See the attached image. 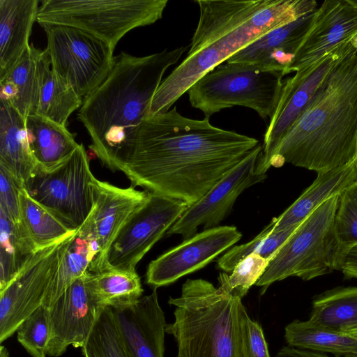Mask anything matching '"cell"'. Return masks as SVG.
<instances>
[{
    "label": "cell",
    "mask_w": 357,
    "mask_h": 357,
    "mask_svg": "<svg viewBox=\"0 0 357 357\" xmlns=\"http://www.w3.org/2000/svg\"><path fill=\"white\" fill-rule=\"evenodd\" d=\"M188 47L144 56L121 52L105 81L83 100L77 118L91 139V148L112 171L127 156L167 70Z\"/></svg>",
    "instance_id": "cell-3"
},
{
    "label": "cell",
    "mask_w": 357,
    "mask_h": 357,
    "mask_svg": "<svg viewBox=\"0 0 357 357\" xmlns=\"http://www.w3.org/2000/svg\"><path fill=\"white\" fill-rule=\"evenodd\" d=\"M168 0H44L36 22L74 26L112 48L130 30L162 18Z\"/></svg>",
    "instance_id": "cell-8"
},
{
    "label": "cell",
    "mask_w": 357,
    "mask_h": 357,
    "mask_svg": "<svg viewBox=\"0 0 357 357\" xmlns=\"http://www.w3.org/2000/svg\"><path fill=\"white\" fill-rule=\"evenodd\" d=\"M86 287L99 306L117 309L136 303L143 293L141 280L136 271L108 269L84 275Z\"/></svg>",
    "instance_id": "cell-27"
},
{
    "label": "cell",
    "mask_w": 357,
    "mask_h": 357,
    "mask_svg": "<svg viewBox=\"0 0 357 357\" xmlns=\"http://www.w3.org/2000/svg\"><path fill=\"white\" fill-rule=\"evenodd\" d=\"M93 207L87 218L99 248L97 259L89 272L105 270L108 249L131 215L145 202L148 192L131 186L126 188L101 181L95 176L91 181Z\"/></svg>",
    "instance_id": "cell-18"
},
{
    "label": "cell",
    "mask_w": 357,
    "mask_h": 357,
    "mask_svg": "<svg viewBox=\"0 0 357 357\" xmlns=\"http://www.w3.org/2000/svg\"><path fill=\"white\" fill-rule=\"evenodd\" d=\"M356 36L357 7L349 0H325L314 10L310 28L287 75L310 68Z\"/></svg>",
    "instance_id": "cell-17"
},
{
    "label": "cell",
    "mask_w": 357,
    "mask_h": 357,
    "mask_svg": "<svg viewBox=\"0 0 357 357\" xmlns=\"http://www.w3.org/2000/svg\"><path fill=\"white\" fill-rule=\"evenodd\" d=\"M357 53V36L345 42L308 68L283 82L280 99L264 134L255 173L266 174L271 159L281 139L299 118L332 71L347 56Z\"/></svg>",
    "instance_id": "cell-11"
},
{
    "label": "cell",
    "mask_w": 357,
    "mask_h": 357,
    "mask_svg": "<svg viewBox=\"0 0 357 357\" xmlns=\"http://www.w3.org/2000/svg\"><path fill=\"white\" fill-rule=\"evenodd\" d=\"M357 182V159L317 174L312 183L278 217L271 221L272 231H280L300 224L328 199L340 195Z\"/></svg>",
    "instance_id": "cell-21"
},
{
    "label": "cell",
    "mask_w": 357,
    "mask_h": 357,
    "mask_svg": "<svg viewBox=\"0 0 357 357\" xmlns=\"http://www.w3.org/2000/svg\"><path fill=\"white\" fill-rule=\"evenodd\" d=\"M38 3V0H0V79L30 45Z\"/></svg>",
    "instance_id": "cell-22"
},
{
    "label": "cell",
    "mask_w": 357,
    "mask_h": 357,
    "mask_svg": "<svg viewBox=\"0 0 357 357\" xmlns=\"http://www.w3.org/2000/svg\"><path fill=\"white\" fill-rule=\"evenodd\" d=\"M357 156V53L344 59L278 144L271 167L284 163L317 174Z\"/></svg>",
    "instance_id": "cell-4"
},
{
    "label": "cell",
    "mask_w": 357,
    "mask_h": 357,
    "mask_svg": "<svg viewBox=\"0 0 357 357\" xmlns=\"http://www.w3.org/2000/svg\"><path fill=\"white\" fill-rule=\"evenodd\" d=\"M335 226L341 245L347 254L357 245V182L340 195Z\"/></svg>",
    "instance_id": "cell-37"
},
{
    "label": "cell",
    "mask_w": 357,
    "mask_h": 357,
    "mask_svg": "<svg viewBox=\"0 0 357 357\" xmlns=\"http://www.w3.org/2000/svg\"><path fill=\"white\" fill-rule=\"evenodd\" d=\"M186 57L155 91L149 116L165 112L202 76L268 31L314 11V0H197Z\"/></svg>",
    "instance_id": "cell-2"
},
{
    "label": "cell",
    "mask_w": 357,
    "mask_h": 357,
    "mask_svg": "<svg viewBox=\"0 0 357 357\" xmlns=\"http://www.w3.org/2000/svg\"><path fill=\"white\" fill-rule=\"evenodd\" d=\"M31 153L38 167L51 170L69 158L79 147L66 126L38 114L25 119Z\"/></svg>",
    "instance_id": "cell-25"
},
{
    "label": "cell",
    "mask_w": 357,
    "mask_h": 357,
    "mask_svg": "<svg viewBox=\"0 0 357 357\" xmlns=\"http://www.w3.org/2000/svg\"><path fill=\"white\" fill-rule=\"evenodd\" d=\"M47 36L52 70L83 99L91 94L112 70L114 49L102 39L71 26L41 24Z\"/></svg>",
    "instance_id": "cell-9"
},
{
    "label": "cell",
    "mask_w": 357,
    "mask_h": 357,
    "mask_svg": "<svg viewBox=\"0 0 357 357\" xmlns=\"http://www.w3.org/2000/svg\"><path fill=\"white\" fill-rule=\"evenodd\" d=\"M350 2L354 5L356 7H357V0H349Z\"/></svg>",
    "instance_id": "cell-42"
},
{
    "label": "cell",
    "mask_w": 357,
    "mask_h": 357,
    "mask_svg": "<svg viewBox=\"0 0 357 357\" xmlns=\"http://www.w3.org/2000/svg\"><path fill=\"white\" fill-rule=\"evenodd\" d=\"M339 197L328 199L312 211L280 248L256 283L262 287L261 294L273 282L289 277L310 280L342 270L347 254L335 226Z\"/></svg>",
    "instance_id": "cell-6"
},
{
    "label": "cell",
    "mask_w": 357,
    "mask_h": 357,
    "mask_svg": "<svg viewBox=\"0 0 357 357\" xmlns=\"http://www.w3.org/2000/svg\"><path fill=\"white\" fill-rule=\"evenodd\" d=\"M112 311L130 357H164L167 324L156 289L134 304Z\"/></svg>",
    "instance_id": "cell-19"
},
{
    "label": "cell",
    "mask_w": 357,
    "mask_h": 357,
    "mask_svg": "<svg viewBox=\"0 0 357 357\" xmlns=\"http://www.w3.org/2000/svg\"><path fill=\"white\" fill-rule=\"evenodd\" d=\"M270 260L259 255L251 254L239 261L229 275L227 273H220L219 284L231 294L242 299L262 276Z\"/></svg>",
    "instance_id": "cell-35"
},
{
    "label": "cell",
    "mask_w": 357,
    "mask_h": 357,
    "mask_svg": "<svg viewBox=\"0 0 357 357\" xmlns=\"http://www.w3.org/2000/svg\"><path fill=\"white\" fill-rule=\"evenodd\" d=\"M83 276L73 282L47 308L50 326L47 356L59 357L69 346L83 347L104 308L91 296Z\"/></svg>",
    "instance_id": "cell-16"
},
{
    "label": "cell",
    "mask_w": 357,
    "mask_h": 357,
    "mask_svg": "<svg viewBox=\"0 0 357 357\" xmlns=\"http://www.w3.org/2000/svg\"><path fill=\"white\" fill-rule=\"evenodd\" d=\"M38 250L15 278L0 291V342L43 305L61 258L74 234Z\"/></svg>",
    "instance_id": "cell-13"
},
{
    "label": "cell",
    "mask_w": 357,
    "mask_h": 357,
    "mask_svg": "<svg viewBox=\"0 0 357 357\" xmlns=\"http://www.w3.org/2000/svg\"><path fill=\"white\" fill-rule=\"evenodd\" d=\"M356 159H357V156H356Z\"/></svg>",
    "instance_id": "cell-44"
},
{
    "label": "cell",
    "mask_w": 357,
    "mask_h": 357,
    "mask_svg": "<svg viewBox=\"0 0 357 357\" xmlns=\"http://www.w3.org/2000/svg\"><path fill=\"white\" fill-rule=\"evenodd\" d=\"M19 197L22 224L38 250L76 232L33 199L24 188L20 189Z\"/></svg>",
    "instance_id": "cell-32"
},
{
    "label": "cell",
    "mask_w": 357,
    "mask_h": 357,
    "mask_svg": "<svg viewBox=\"0 0 357 357\" xmlns=\"http://www.w3.org/2000/svg\"><path fill=\"white\" fill-rule=\"evenodd\" d=\"M352 333H357V331H354V332H352Z\"/></svg>",
    "instance_id": "cell-43"
},
{
    "label": "cell",
    "mask_w": 357,
    "mask_h": 357,
    "mask_svg": "<svg viewBox=\"0 0 357 357\" xmlns=\"http://www.w3.org/2000/svg\"><path fill=\"white\" fill-rule=\"evenodd\" d=\"M93 177L84 146L80 144L69 158L55 168L38 167L24 188L66 227L77 230L93 210Z\"/></svg>",
    "instance_id": "cell-10"
},
{
    "label": "cell",
    "mask_w": 357,
    "mask_h": 357,
    "mask_svg": "<svg viewBox=\"0 0 357 357\" xmlns=\"http://www.w3.org/2000/svg\"><path fill=\"white\" fill-rule=\"evenodd\" d=\"M174 321L165 332L174 336L178 357H242L241 298L222 285L188 279L179 297L169 298Z\"/></svg>",
    "instance_id": "cell-5"
},
{
    "label": "cell",
    "mask_w": 357,
    "mask_h": 357,
    "mask_svg": "<svg viewBox=\"0 0 357 357\" xmlns=\"http://www.w3.org/2000/svg\"><path fill=\"white\" fill-rule=\"evenodd\" d=\"M83 103L72 86L51 68L50 60L45 65L36 114L66 126L70 114Z\"/></svg>",
    "instance_id": "cell-31"
},
{
    "label": "cell",
    "mask_w": 357,
    "mask_h": 357,
    "mask_svg": "<svg viewBox=\"0 0 357 357\" xmlns=\"http://www.w3.org/2000/svg\"><path fill=\"white\" fill-rule=\"evenodd\" d=\"M284 76L281 72L255 64L226 62L189 89V101L206 119L223 109L243 106L255 110L266 121L275 113Z\"/></svg>",
    "instance_id": "cell-7"
},
{
    "label": "cell",
    "mask_w": 357,
    "mask_h": 357,
    "mask_svg": "<svg viewBox=\"0 0 357 357\" xmlns=\"http://www.w3.org/2000/svg\"><path fill=\"white\" fill-rule=\"evenodd\" d=\"M82 351L84 357H130L112 307H105L102 310Z\"/></svg>",
    "instance_id": "cell-34"
},
{
    "label": "cell",
    "mask_w": 357,
    "mask_h": 357,
    "mask_svg": "<svg viewBox=\"0 0 357 357\" xmlns=\"http://www.w3.org/2000/svg\"><path fill=\"white\" fill-rule=\"evenodd\" d=\"M276 357H329L325 354L310 350L301 349L290 346L283 347Z\"/></svg>",
    "instance_id": "cell-40"
},
{
    "label": "cell",
    "mask_w": 357,
    "mask_h": 357,
    "mask_svg": "<svg viewBox=\"0 0 357 357\" xmlns=\"http://www.w3.org/2000/svg\"><path fill=\"white\" fill-rule=\"evenodd\" d=\"M259 144L215 127L209 119L185 117L174 107L142 122L118 171L133 187L190 206Z\"/></svg>",
    "instance_id": "cell-1"
},
{
    "label": "cell",
    "mask_w": 357,
    "mask_h": 357,
    "mask_svg": "<svg viewBox=\"0 0 357 357\" xmlns=\"http://www.w3.org/2000/svg\"><path fill=\"white\" fill-rule=\"evenodd\" d=\"M308 320L336 332L357 331V287H336L314 297Z\"/></svg>",
    "instance_id": "cell-29"
},
{
    "label": "cell",
    "mask_w": 357,
    "mask_h": 357,
    "mask_svg": "<svg viewBox=\"0 0 357 357\" xmlns=\"http://www.w3.org/2000/svg\"><path fill=\"white\" fill-rule=\"evenodd\" d=\"M262 145L258 144L237 165L225 175L203 197L190 206L167 232L179 234L186 240L202 227L204 230L218 227L231 212L238 197L249 187L265 180L255 168Z\"/></svg>",
    "instance_id": "cell-14"
},
{
    "label": "cell",
    "mask_w": 357,
    "mask_h": 357,
    "mask_svg": "<svg viewBox=\"0 0 357 357\" xmlns=\"http://www.w3.org/2000/svg\"><path fill=\"white\" fill-rule=\"evenodd\" d=\"M50 60L47 52L30 45L13 67L0 80L10 82L15 90V97L10 103L25 119L37 113L43 73Z\"/></svg>",
    "instance_id": "cell-26"
},
{
    "label": "cell",
    "mask_w": 357,
    "mask_h": 357,
    "mask_svg": "<svg viewBox=\"0 0 357 357\" xmlns=\"http://www.w3.org/2000/svg\"><path fill=\"white\" fill-rule=\"evenodd\" d=\"M299 225V224H298ZM298 225L280 231H272L270 222L252 241L229 250L218 260V267L225 273H231L236 264L251 254H257L271 260L280 248L295 231Z\"/></svg>",
    "instance_id": "cell-33"
},
{
    "label": "cell",
    "mask_w": 357,
    "mask_h": 357,
    "mask_svg": "<svg viewBox=\"0 0 357 357\" xmlns=\"http://www.w3.org/2000/svg\"><path fill=\"white\" fill-rule=\"evenodd\" d=\"M37 250L22 222L13 223L0 212V291L15 278Z\"/></svg>",
    "instance_id": "cell-30"
},
{
    "label": "cell",
    "mask_w": 357,
    "mask_h": 357,
    "mask_svg": "<svg viewBox=\"0 0 357 357\" xmlns=\"http://www.w3.org/2000/svg\"><path fill=\"white\" fill-rule=\"evenodd\" d=\"M0 165L23 188L38 168L30 149L25 119L3 100L0 105Z\"/></svg>",
    "instance_id": "cell-23"
},
{
    "label": "cell",
    "mask_w": 357,
    "mask_h": 357,
    "mask_svg": "<svg viewBox=\"0 0 357 357\" xmlns=\"http://www.w3.org/2000/svg\"><path fill=\"white\" fill-rule=\"evenodd\" d=\"M188 207L181 200L149 193L111 243L105 270L136 271L138 262Z\"/></svg>",
    "instance_id": "cell-12"
},
{
    "label": "cell",
    "mask_w": 357,
    "mask_h": 357,
    "mask_svg": "<svg viewBox=\"0 0 357 357\" xmlns=\"http://www.w3.org/2000/svg\"><path fill=\"white\" fill-rule=\"evenodd\" d=\"M314 12L268 31L226 62L255 64L281 72L285 76L310 28Z\"/></svg>",
    "instance_id": "cell-20"
},
{
    "label": "cell",
    "mask_w": 357,
    "mask_h": 357,
    "mask_svg": "<svg viewBox=\"0 0 357 357\" xmlns=\"http://www.w3.org/2000/svg\"><path fill=\"white\" fill-rule=\"evenodd\" d=\"M288 346L335 357H357V333L333 331L307 321L294 320L284 329Z\"/></svg>",
    "instance_id": "cell-28"
},
{
    "label": "cell",
    "mask_w": 357,
    "mask_h": 357,
    "mask_svg": "<svg viewBox=\"0 0 357 357\" xmlns=\"http://www.w3.org/2000/svg\"><path fill=\"white\" fill-rule=\"evenodd\" d=\"M241 237L234 226H218L197 233L151 261L146 282L154 289L170 284L204 268Z\"/></svg>",
    "instance_id": "cell-15"
},
{
    "label": "cell",
    "mask_w": 357,
    "mask_h": 357,
    "mask_svg": "<svg viewBox=\"0 0 357 357\" xmlns=\"http://www.w3.org/2000/svg\"><path fill=\"white\" fill-rule=\"evenodd\" d=\"M22 188L9 171L0 165V212L15 224L22 222L19 197Z\"/></svg>",
    "instance_id": "cell-38"
},
{
    "label": "cell",
    "mask_w": 357,
    "mask_h": 357,
    "mask_svg": "<svg viewBox=\"0 0 357 357\" xmlns=\"http://www.w3.org/2000/svg\"><path fill=\"white\" fill-rule=\"evenodd\" d=\"M0 356L1 357H8V352L6 347L3 346H1L0 349Z\"/></svg>",
    "instance_id": "cell-41"
},
{
    "label": "cell",
    "mask_w": 357,
    "mask_h": 357,
    "mask_svg": "<svg viewBox=\"0 0 357 357\" xmlns=\"http://www.w3.org/2000/svg\"><path fill=\"white\" fill-rule=\"evenodd\" d=\"M242 357H270L262 328L252 320L246 310L241 322Z\"/></svg>",
    "instance_id": "cell-39"
},
{
    "label": "cell",
    "mask_w": 357,
    "mask_h": 357,
    "mask_svg": "<svg viewBox=\"0 0 357 357\" xmlns=\"http://www.w3.org/2000/svg\"><path fill=\"white\" fill-rule=\"evenodd\" d=\"M18 342L32 357H45L50 338L48 309L40 306L17 330Z\"/></svg>",
    "instance_id": "cell-36"
},
{
    "label": "cell",
    "mask_w": 357,
    "mask_h": 357,
    "mask_svg": "<svg viewBox=\"0 0 357 357\" xmlns=\"http://www.w3.org/2000/svg\"><path fill=\"white\" fill-rule=\"evenodd\" d=\"M98 253L93 227L86 219L64 251L42 305L49 308L73 282L89 271Z\"/></svg>",
    "instance_id": "cell-24"
}]
</instances>
